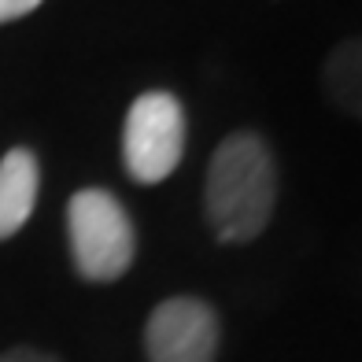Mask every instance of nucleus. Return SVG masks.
I'll return each instance as SVG.
<instances>
[{
    "instance_id": "f257e3e1",
    "label": "nucleus",
    "mask_w": 362,
    "mask_h": 362,
    "mask_svg": "<svg viewBox=\"0 0 362 362\" xmlns=\"http://www.w3.org/2000/svg\"><path fill=\"white\" fill-rule=\"evenodd\" d=\"M277 207V163L255 129L229 134L207 163L204 218L218 244H248L267 233Z\"/></svg>"
},
{
    "instance_id": "f03ea898",
    "label": "nucleus",
    "mask_w": 362,
    "mask_h": 362,
    "mask_svg": "<svg viewBox=\"0 0 362 362\" xmlns=\"http://www.w3.org/2000/svg\"><path fill=\"white\" fill-rule=\"evenodd\" d=\"M71 259L81 281L111 285L129 274L137 259V229L122 200L107 189H78L67 204Z\"/></svg>"
},
{
    "instance_id": "7ed1b4c3",
    "label": "nucleus",
    "mask_w": 362,
    "mask_h": 362,
    "mask_svg": "<svg viewBox=\"0 0 362 362\" xmlns=\"http://www.w3.org/2000/svg\"><path fill=\"white\" fill-rule=\"evenodd\" d=\"M185 156V107L174 93H141L126 111L122 126V163L137 185L167 181Z\"/></svg>"
},
{
    "instance_id": "20e7f679",
    "label": "nucleus",
    "mask_w": 362,
    "mask_h": 362,
    "mask_svg": "<svg viewBox=\"0 0 362 362\" xmlns=\"http://www.w3.org/2000/svg\"><path fill=\"white\" fill-rule=\"evenodd\" d=\"M222 348V318L200 296H170L144 322L148 362H215Z\"/></svg>"
},
{
    "instance_id": "39448f33",
    "label": "nucleus",
    "mask_w": 362,
    "mask_h": 362,
    "mask_svg": "<svg viewBox=\"0 0 362 362\" xmlns=\"http://www.w3.org/2000/svg\"><path fill=\"white\" fill-rule=\"evenodd\" d=\"M41 192V163L30 148H11L0 159V240H11L30 222Z\"/></svg>"
},
{
    "instance_id": "423d86ee",
    "label": "nucleus",
    "mask_w": 362,
    "mask_h": 362,
    "mask_svg": "<svg viewBox=\"0 0 362 362\" xmlns=\"http://www.w3.org/2000/svg\"><path fill=\"white\" fill-rule=\"evenodd\" d=\"M322 89L333 100V107H340L344 115H351V119L362 115V45L358 37L340 41L329 52L325 67H322Z\"/></svg>"
},
{
    "instance_id": "0eeeda50",
    "label": "nucleus",
    "mask_w": 362,
    "mask_h": 362,
    "mask_svg": "<svg viewBox=\"0 0 362 362\" xmlns=\"http://www.w3.org/2000/svg\"><path fill=\"white\" fill-rule=\"evenodd\" d=\"M41 4L45 0H0V26L23 19V15H30V11H37Z\"/></svg>"
},
{
    "instance_id": "6e6552de",
    "label": "nucleus",
    "mask_w": 362,
    "mask_h": 362,
    "mask_svg": "<svg viewBox=\"0 0 362 362\" xmlns=\"http://www.w3.org/2000/svg\"><path fill=\"white\" fill-rule=\"evenodd\" d=\"M0 362H63V358L41 348H11V351H0Z\"/></svg>"
}]
</instances>
